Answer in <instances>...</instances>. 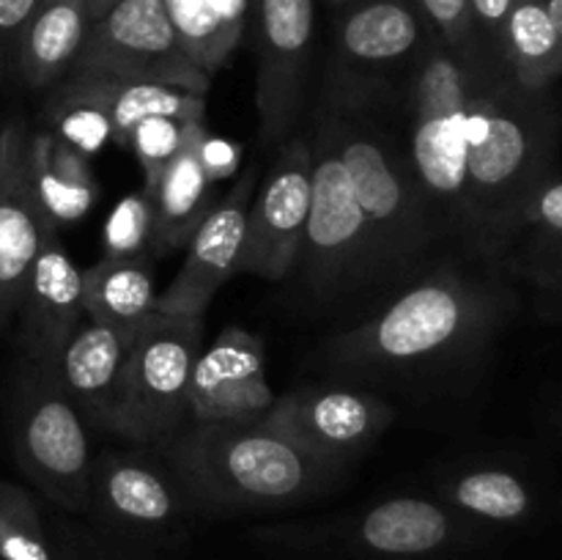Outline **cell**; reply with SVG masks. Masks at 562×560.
Segmentation results:
<instances>
[{
	"label": "cell",
	"instance_id": "1",
	"mask_svg": "<svg viewBox=\"0 0 562 560\" xmlns=\"http://www.w3.org/2000/svg\"><path fill=\"white\" fill-rule=\"evenodd\" d=\"M554 146L558 113L549 93L525 91L499 60H488L467 115L459 239L472 258L503 264L521 209L552 176Z\"/></svg>",
	"mask_w": 562,
	"mask_h": 560
},
{
	"label": "cell",
	"instance_id": "2",
	"mask_svg": "<svg viewBox=\"0 0 562 560\" xmlns=\"http://www.w3.org/2000/svg\"><path fill=\"white\" fill-rule=\"evenodd\" d=\"M508 296L456 264L406 285L390 305L335 335L329 357L351 373H406L481 349L503 322Z\"/></svg>",
	"mask_w": 562,
	"mask_h": 560
},
{
	"label": "cell",
	"instance_id": "3",
	"mask_svg": "<svg viewBox=\"0 0 562 560\" xmlns=\"http://www.w3.org/2000/svg\"><path fill=\"white\" fill-rule=\"evenodd\" d=\"M159 448L192 511L201 514H250L307 503L322 494L340 470L338 464L305 453L261 423H190Z\"/></svg>",
	"mask_w": 562,
	"mask_h": 560
},
{
	"label": "cell",
	"instance_id": "4",
	"mask_svg": "<svg viewBox=\"0 0 562 560\" xmlns=\"http://www.w3.org/2000/svg\"><path fill=\"white\" fill-rule=\"evenodd\" d=\"M318 102L333 110L340 157L376 242L379 289L401 283L450 236L448 228L417 179L409 148L379 121V102Z\"/></svg>",
	"mask_w": 562,
	"mask_h": 560
},
{
	"label": "cell",
	"instance_id": "5",
	"mask_svg": "<svg viewBox=\"0 0 562 560\" xmlns=\"http://www.w3.org/2000/svg\"><path fill=\"white\" fill-rule=\"evenodd\" d=\"M486 58L470 60L442 42L426 38L406 71L409 157L450 236L459 239L467 181V115ZM503 64V60H499Z\"/></svg>",
	"mask_w": 562,
	"mask_h": 560
},
{
	"label": "cell",
	"instance_id": "6",
	"mask_svg": "<svg viewBox=\"0 0 562 560\" xmlns=\"http://www.w3.org/2000/svg\"><path fill=\"white\" fill-rule=\"evenodd\" d=\"M311 157V209L294 269L302 289L327 305L379 289V258L340 157L333 110L322 102L313 115Z\"/></svg>",
	"mask_w": 562,
	"mask_h": 560
},
{
	"label": "cell",
	"instance_id": "7",
	"mask_svg": "<svg viewBox=\"0 0 562 560\" xmlns=\"http://www.w3.org/2000/svg\"><path fill=\"white\" fill-rule=\"evenodd\" d=\"M203 313L143 318L132 333L108 432L137 445H162L190 417V379L201 355Z\"/></svg>",
	"mask_w": 562,
	"mask_h": 560
},
{
	"label": "cell",
	"instance_id": "8",
	"mask_svg": "<svg viewBox=\"0 0 562 560\" xmlns=\"http://www.w3.org/2000/svg\"><path fill=\"white\" fill-rule=\"evenodd\" d=\"M14 453L44 497L69 514H88L93 456L58 368L27 366L14 406Z\"/></svg>",
	"mask_w": 562,
	"mask_h": 560
},
{
	"label": "cell",
	"instance_id": "9",
	"mask_svg": "<svg viewBox=\"0 0 562 560\" xmlns=\"http://www.w3.org/2000/svg\"><path fill=\"white\" fill-rule=\"evenodd\" d=\"M66 75L159 82L203 97L212 82L181 47L162 0H121L93 22Z\"/></svg>",
	"mask_w": 562,
	"mask_h": 560
},
{
	"label": "cell",
	"instance_id": "10",
	"mask_svg": "<svg viewBox=\"0 0 562 560\" xmlns=\"http://www.w3.org/2000/svg\"><path fill=\"white\" fill-rule=\"evenodd\" d=\"M431 33L415 0H357L335 31L322 97L384 102L395 71H409Z\"/></svg>",
	"mask_w": 562,
	"mask_h": 560
},
{
	"label": "cell",
	"instance_id": "11",
	"mask_svg": "<svg viewBox=\"0 0 562 560\" xmlns=\"http://www.w3.org/2000/svg\"><path fill=\"white\" fill-rule=\"evenodd\" d=\"M192 505L168 467L140 453H99L91 464L88 516L130 547H170L190 522Z\"/></svg>",
	"mask_w": 562,
	"mask_h": 560
},
{
	"label": "cell",
	"instance_id": "12",
	"mask_svg": "<svg viewBox=\"0 0 562 560\" xmlns=\"http://www.w3.org/2000/svg\"><path fill=\"white\" fill-rule=\"evenodd\" d=\"M47 110L53 130L88 154L104 141L130 148L135 126L151 115L201 119L206 115V97L159 82L66 75L55 82Z\"/></svg>",
	"mask_w": 562,
	"mask_h": 560
},
{
	"label": "cell",
	"instance_id": "13",
	"mask_svg": "<svg viewBox=\"0 0 562 560\" xmlns=\"http://www.w3.org/2000/svg\"><path fill=\"white\" fill-rule=\"evenodd\" d=\"M311 132H294L247 209L245 242L236 272L285 280L296 267L311 209Z\"/></svg>",
	"mask_w": 562,
	"mask_h": 560
},
{
	"label": "cell",
	"instance_id": "14",
	"mask_svg": "<svg viewBox=\"0 0 562 560\" xmlns=\"http://www.w3.org/2000/svg\"><path fill=\"white\" fill-rule=\"evenodd\" d=\"M313 16V0H258L256 113L267 146L289 141L305 110Z\"/></svg>",
	"mask_w": 562,
	"mask_h": 560
},
{
	"label": "cell",
	"instance_id": "15",
	"mask_svg": "<svg viewBox=\"0 0 562 560\" xmlns=\"http://www.w3.org/2000/svg\"><path fill=\"white\" fill-rule=\"evenodd\" d=\"M393 417V406L366 390L311 384L278 395L261 426L305 453L340 467L349 456L366 450Z\"/></svg>",
	"mask_w": 562,
	"mask_h": 560
},
{
	"label": "cell",
	"instance_id": "16",
	"mask_svg": "<svg viewBox=\"0 0 562 560\" xmlns=\"http://www.w3.org/2000/svg\"><path fill=\"white\" fill-rule=\"evenodd\" d=\"M274 399L267 382V351L261 338L228 327L201 351L190 379V421L203 426L261 423Z\"/></svg>",
	"mask_w": 562,
	"mask_h": 560
},
{
	"label": "cell",
	"instance_id": "17",
	"mask_svg": "<svg viewBox=\"0 0 562 560\" xmlns=\"http://www.w3.org/2000/svg\"><path fill=\"white\" fill-rule=\"evenodd\" d=\"M475 527L450 505L428 497H390L329 533L362 558L423 560L464 547Z\"/></svg>",
	"mask_w": 562,
	"mask_h": 560
},
{
	"label": "cell",
	"instance_id": "18",
	"mask_svg": "<svg viewBox=\"0 0 562 560\" xmlns=\"http://www.w3.org/2000/svg\"><path fill=\"white\" fill-rule=\"evenodd\" d=\"M258 168H247L236 179L228 195L214 203L192 239L187 242V256L179 275L157 296V313L168 316H195L206 313L225 280L239 267L241 242H245L247 209L256 195Z\"/></svg>",
	"mask_w": 562,
	"mask_h": 560
},
{
	"label": "cell",
	"instance_id": "19",
	"mask_svg": "<svg viewBox=\"0 0 562 560\" xmlns=\"http://www.w3.org/2000/svg\"><path fill=\"white\" fill-rule=\"evenodd\" d=\"M20 346L27 366L58 368L66 340L82 322V272L49 223L20 296Z\"/></svg>",
	"mask_w": 562,
	"mask_h": 560
},
{
	"label": "cell",
	"instance_id": "20",
	"mask_svg": "<svg viewBox=\"0 0 562 560\" xmlns=\"http://www.w3.org/2000/svg\"><path fill=\"white\" fill-rule=\"evenodd\" d=\"M27 135L31 132L20 119L0 130V329L20 307L31 264L53 223L44 217L33 192Z\"/></svg>",
	"mask_w": 562,
	"mask_h": 560
},
{
	"label": "cell",
	"instance_id": "21",
	"mask_svg": "<svg viewBox=\"0 0 562 560\" xmlns=\"http://www.w3.org/2000/svg\"><path fill=\"white\" fill-rule=\"evenodd\" d=\"M132 333L82 316V322L77 324L75 333L66 340L64 351H60V384L69 393L77 412H82L86 421L102 432H108L115 388H119Z\"/></svg>",
	"mask_w": 562,
	"mask_h": 560
},
{
	"label": "cell",
	"instance_id": "22",
	"mask_svg": "<svg viewBox=\"0 0 562 560\" xmlns=\"http://www.w3.org/2000/svg\"><path fill=\"white\" fill-rule=\"evenodd\" d=\"M206 135V121H195L187 132L184 146L170 159V165L159 176L157 190L151 192V247L157 253L187 247L198 225L212 212L214 181L209 179L206 168L201 163V143Z\"/></svg>",
	"mask_w": 562,
	"mask_h": 560
},
{
	"label": "cell",
	"instance_id": "23",
	"mask_svg": "<svg viewBox=\"0 0 562 560\" xmlns=\"http://www.w3.org/2000/svg\"><path fill=\"white\" fill-rule=\"evenodd\" d=\"M549 302L562 305V176H549L521 209L503 258Z\"/></svg>",
	"mask_w": 562,
	"mask_h": 560
},
{
	"label": "cell",
	"instance_id": "24",
	"mask_svg": "<svg viewBox=\"0 0 562 560\" xmlns=\"http://www.w3.org/2000/svg\"><path fill=\"white\" fill-rule=\"evenodd\" d=\"M27 170L44 217L58 228L80 220L99 195L88 154L55 130L27 135Z\"/></svg>",
	"mask_w": 562,
	"mask_h": 560
},
{
	"label": "cell",
	"instance_id": "25",
	"mask_svg": "<svg viewBox=\"0 0 562 560\" xmlns=\"http://www.w3.org/2000/svg\"><path fill=\"white\" fill-rule=\"evenodd\" d=\"M91 31L86 0H42L14 53L27 88H49L69 71Z\"/></svg>",
	"mask_w": 562,
	"mask_h": 560
},
{
	"label": "cell",
	"instance_id": "26",
	"mask_svg": "<svg viewBox=\"0 0 562 560\" xmlns=\"http://www.w3.org/2000/svg\"><path fill=\"white\" fill-rule=\"evenodd\" d=\"M157 311L151 256H102L82 272V313L91 322L132 333Z\"/></svg>",
	"mask_w": 562,
	"mask_h": 560
},
{
	"label": "cell",
	"instance_id": "27",
	"mask_svg": "<svg viewBox=\"0 0 562 560\" xmlns=\"http://www.w3.org/2000/svg\"><path fill=\"white\" fill-rule=\"evenodd\" d=\"M499 60L519 88L549 93L562 77V38L547 0H516L505 22Z\"/></svg>",
	"mask_w": 562,
	"mask_h": 560
},
{
	"label": "cell",
	"instance_id": "28",
	"mask_svg": "<svg viewBox=\"0 0 562 560\" xmlns=\"http://www.w3.org/2000/svg\"><path fill=\"white\" fill-rule=\"evenodd\" d=\"M181 47L203 75L214 77L239 47L247 0H162Z\"/></svg>",
	"mask_w": 562,
	"mask_h": 560
},
{
	"label": "cell",
	"instance_id": "29",
	"mask_svg": "<svg viewBox=\"0 0 562 560\" xmlns=\"http://www.w3.org/2000/svg\"><path fill=\"white\" fill-rule=\"evenodd\" d=\"M445 505L467 522L516 525L532 511V492L516 472L481 467L453 478L445 486Z\"/></svg>",
	"mask_w": 562,
	"mask_h": 560
},
{
	"label": "cell",
	"instance_id": "30",
	"mask_svg": "<svg viewBox=\"0 0 562 560\" xmlns=\"http://www.w3.org/2000/svg\"><path fill=\"white\" fill-rule=\"evenodd\" d=\"M0 560H71L69 541L53 536L31 492L0 481Z\"/></svg>",
	"mask_w": 562,
	"mask_h": 560
},
{
	"label": "cell",
	"instance_id": "31",
	"mask_svg": "<svg viewBox=\"0 0 562 560\" xmlns=\"http://www.w3.org/2000/svg\"><path fill=\"white\" fill-rule=\"evenodd\" d=\"M203 119V115H201ZM201 119H176V115H151L140 121L130 137V148L135 152L137 163L143 168V190L151 195L157 190V181L170 159L184 146L187 132Z\"/></svg>",
	"mask_w": 562,
	"mask_h": 560
},
{
	"label": "cell",
	"instance_id": "32",
	"mask_svg": "<svg viewBox=\"0 0 562 560\" xmlns=\"http://www.w3.org/2000/svg\"><path fill=\"white\" fill-rule=\"evenodd\" d=\"M154 206L146 190L124 198L104 225V256H143L151 247Z\"/></svg>",
	"mask_w": 562,
	"mask_h": 560
},
{
	"label": "cell",
	"instance_id": "33",
	"mask_svg": "<svg viewBox=\"0 0 562 560\" xmlns=\"http://www.w3.org/2000/svg\"><path fill=\"white\" fill-rule=\"evenodd\" d=\"M415 5L426 16L428 27L459 55H464L470 60L492 55L477 42V33L470 14V0H415Z\"/></svg>",
	"mask_w": 562,
	"mask_h": 560
},
{
	"label": "cell",
	"instance_id": "34",
	"mask_svg": "<svg viewBox=\"0 0 562 560\" xmlns=\"http://www.w3.org/2000/svg\"><path fill=\"white\" fill-rule=\"evenodd\" d=\"M514 3L516 0H470V14L477 33V42L494 58H499V42H503L505 22H508Z\"/></svg>",
	"mask_w": 562,
	"mask_h": 560
},
{
	"label": "cell",
	"instance_id": "35",
	"mask_svg": "<svg viewBox=\"0 0 562 560\" xmlns=\"http://www.w3.org/2000/svg\"><path fill=\"white\" fill-rule=\"evenodd\" d=\"M38 3L42 0H0V60H14L22 33L36 14Z\"/></svg>",
	"mask_w": 562,
	"mask_h": 560
},
{
	"label": "cell",
	"instance_id": "36",
	"mask_svg": "<svg viewBox=\"0 0 562 560\" xmlns=\"http://www.w3.org/2000/svg\"><path fill=\"white\" fill-rule=\"evenodd\" d=\"M239 159H241V146L223 141V137H209V135L203 137L201 163L212 181L236 173V170H239Z\"/></svg>",
	"mask_w": 562,
	"mask_h": 560
},
{
	"label": "cell",
	"instance_id": "37",
	"mask_svg": "<svg viewBox=\"0 0 562 560\" xmlns=\"http://www.w3.org/2000/svg\"><path fill=\"white\" fill-rule=\"evenodd\" d=\"M71 560H148L146 555L137 552L135 547H115V549H102V547H80V544L69 541Z\"/></svg>",
	"mask_w": 562,
	"mask_h": 560
},
{
	"label": "cell",
	"instance_id": "38",
	"mask_svg": "<svg viewBox=\"0 0 562 560\" xmlns=\"http://www.w3.org/2000/svg\"><path fill=\"white\" fill-rule=\"evenodd\" d=\"M119 3H121V0H86L88 20H91V25H93V22L102 20V16L108 14L110 9H115V5H119Z\"/></svg>",
	"mask_w": 562,
	"mask_h": 560
},
{
	"label": "cell",
	"instance_id": "39",
	"mask_svg": "<svg viewBox=\"0 0 562 560\" xmlns=\"http://www.w3.org/2000/svg\"><path fill=\"white\" fill-rule=\"evenodd\" d=\"M547 9H549V16H552L554 27H558L560 38H562V0H547Z\"/></svg>",
	"mask_w": 562,
	"mask_h": 560
},
{
	"label": "cell",
	"instance_id": "40",
	"mask_svg": "<svg viewBox=\"0 0 562 560\" xmlns=\"http://www.w3.org/2000/svg\"><path fill=\"white\" fill-rule=\"evenodd\" d=\"M327 3L329 5H346V3H349V0H327Z\"/></svg>",
	"mask_w": 562,
	"mask_h": 560
}]
</instances>
